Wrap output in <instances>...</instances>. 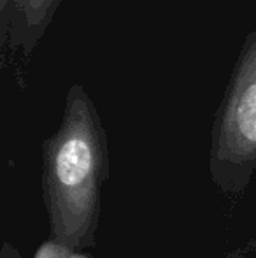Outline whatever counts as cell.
Listing matches in <instances>:
<instances>
[{
  "label": "cell",
  "mask_w": 256,
  "mask_h": 258,
  "mask_svg": "<svg viewBox=\"0 0 256 258\" xmlns=\"http://www.w3.org/2000/svg\"><path fill=\"white\" fill-rule=\"evenodd\" d=\"M109 148L99 109L82 85L67 90L56 132L42 146V194L51 239L77 251L95 244Z\"/></svg>",
  "instance_id": "6da1fadb"
},
{
  "label": "cell",
  "mask_w": 256,
  "mask_h": 258,
  "mask_svg": "<svg viewBox=\"0 0 256 258\" xmlns=\"http://www.w3.org/2000/svg\"><path fill=\"white\" fill-rule=\"evenodd\" d=\"M211 179L239 201L256 170V28L246 35L211 134Z\"/></svg>",
  "instance_id": "7a4b0ae2"
},
{
  "label": "cell",
  "mask_w": 256,
  "mask_h": 258,
  "mask_svg": "<svg viewBox=\"0 0 256 258\" xmlns=\"http://www.w3.org/2000/svg\"><path fill=\"white\" fill-rule=\"evenodd\" d=\"M63 0H0V53L2 63L13 65L18 81L32 61Z\"/></svg>",
  "instance_id": "3957f363"
},
{
  "label": "cell",
  "mask_w": 256,
  "mask_h": 258,
  "mask_svg": "<svg viewBox=\"0 0 256 258\" xmlns=\"http://www.w3.org/2000/svg\"><path fill=\"white\" fill-rule=\"evenodd\" d=\"M34 258H90L84 251H77V249H72L65 244L49 239L48 242L41 246L37 249Z\"/></svg>",
  "instance_id": "277c9868"
},
{
  "label": "cell",
  "mask_w": 256,
  "mask_h": 258,
  "mask_svg": "<svg viewBox=\"0 0 256 258\" xmlns=\"http://www.w3.org/2000/svg\"><path fill=\"white\" fill-rule=\"evenodd\" d=\"M0 258H21V256H20V253H18V249H14L9 242H4Z\"/></svg>",
  "instance_id": "5b68a950"
},
{
  "label": "cell",
  "mask_w": 256,
  "mask_h": 258,
  "mask_svg": "<svg viewBox=\"0 0 256 258\" xmlns=\"http://www.w3.org/2000/svg\"><path fill=\"white\" fill-rule=\"evenodd\" d=\"M249 246H251V249H253V251H256V239H253V241L249 242Z\"/></svg>",
  "instance_id": "8992f818"
}]
</instances>
